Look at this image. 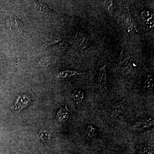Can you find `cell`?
Returning <instances> with one entry per match:
<instances>
[{"mask_svg": "<svg viewBox=\"0 0 154 154\" xmlns=\"http://www.w3.org/2000/svg\"><path fill=\"white\" fill-rule=\"evenodd\" d=\"M40 137L42 138L43 140L47 141L49 140V134L44 132L43 133H42L40 135Z\"/></svg>", "mask_w": 154, "mask_h": 154, "instance_id": "15", "label": "cell"}, {"mask_svg": "<svg viewBox=\"0 0 154 154\" xmlns=\"http://www.w3.org/2000/svg\"><path fill=\"white\" fill-rule=\"evenodd\" d=\"M84 93L81 91H76L72 93V98L76 104H80L82 102L84 99Z\"/></svg>", "mask_w": 154, "mask_h": 154, "instance_id": "10", "label": "cell"}, {"mask_svg": "<svg viewBox=\"0 0 154 154\" xmlns=\"http://www.w3.org/2000/svg\"><path fill=\"white\" fill-rule=\"evenodd\" d=\"M8 22L9 26L13 31L18 32L22 30L23 23L20 19L12 18L10 19Z\"/></svg>", "mask_w": 154, "mask_h": 154, "instance_id": "4", "label": "cell"}, {"mask_svg": "<svg viewBox=\"0 0 154 154\" xmlns=\"http://www.w3.org/2000/svg\"><path fill=\"white\" fill-rule=\"evenodd\" d=\"M97 130L96 128L92 125H88L86 130V134L88 137L93 138L96 137Z\"/></svg>", "mask_w": 154, "mask_h": 154, "instance_id": "12", "label": "cell"}, {"mask_svg": "<svg viewBox=\"0 0 154 154\" xmlns=\"http://www.w3.org/2000/svg\"><path fill=\"white\" fill-rule=\"evenodd\" d=\"M137 150L140 154H153V149L148 144L138 146Z\"/></svg>", "mask_w": 154, "mask_h": 154, "instance_id": "8", "label": "cell"}, {"mask_svg": "<svg viewBox=\"0 0 154 154\" xmlns=\"http://www.w3.org/2000/svg\"><path fill=\"white\" fill-rule=\"evenodd\" d=\"M125 100L117 102L113 105L110 111L111 117L113 119H116L122 114L125 109Z\"/></svg>", "mask_w": 154, "mask_h": 154, "instance_id": "2", "label": "cell"}, {"mask_svg": "<svg viewBox=\"0 0 154 154\" xmlns=\"http://www.w3.org/2000/svg\"><path fill=\"white\" fill-rule=\"evenodd\" d=\"M70 112L66 105L64 108H62L57 113V119L60 122H66L69 117Z\"/></svg>", "mask_w": 154, "mask_h": 154, "instance_id": "3", "label": "cell"}, {"mask_svg": "<svg viewBox=\"0 0 154 154\" xmlns=\"http://www.w3.org/2000/svg\"><path fill=\"white\" fill-rule=\"evenodd\" d=\"M141 17L145 21H149L152 17V14L149 11H143L141 14Z\"/></svg>", "mask_w": 154, "mask_h": 154, "instance_id": "14", "label": "cell"}, {"mask_svg": "<svg viewBox=\"0 0 154 154\" xmlns=\"http://www.w3.org/2000/svg\"><path fill=\"white\" fill-rule=\"evenodd\" d=\"M106 82H107V76H106V69L105 67L100 69L99 72V83L101 88L104 89H106Z\"/></svg>", "mask_w": 154, "mask_h": 154, "instance_id": "6", "label": "cell"}, {"mask_svg": "<svg viewBox=\"0 0 154 154\" xmlns=\"http://www.w3.org/2000/svg\"><path fill=\"white\" fill-rule=\"evenodd\" d=\"M154 85V79L152 76L149 75L144 83L145 87L147 89H150L153 88Z\"/></svg>", "mask_w": 154, "mask_h": 154, "instance_id": "13", "label": "cell"}, {"mask_svg": "<svg viewBox=\"0 0 154 154\" xmlns=\"http://www.w3.org/2000/svg\"><path fill=\"white\" fill-rule=\"evenodd\" d=\"M75 43L79 47L85 48L87 45V39L82 33H78L75 38Z\"/></svg>", "mask_w": 154, "mask_h": 154, "instance_id": "7", "label": "cell"}, {"mask_svg": "<svg viewBox=\"0 0 154 154\" xmlns=\"http://www.w3.org/2000/svg\"><path fill=\"white\" fill-rule=\"evenodd\" d=\"M154 119L148 118L141 119L135 122L131 126V129L134 131H140L149 128L154 125Z\"/></svg>", "mask_w": 154, "mask_h": 154, "instance_id": "1", "label": "cell"}, {"mask_svg": "<svg viewBox=\"0 0 154 154\" xmlns=\"http://www.w3.org/2000/svg\"><path fill=\"white\" fill-rule=\"evenodd\" d=\"M81 73L74 71H65L61 72L59 73L57 78L59 79H64L73 76L75 75H80Z\"/></svg>", "mask_w": 154, "mask_h": 154, "instance_id": "11", "label": "cell"}, {"mask_svg": "<svg viewBox=\"0 0 154 154\" xmlns=\"http://www.w3.org/2000/svg\"><path fill=\"white\" fill-rule=\"evenodd\" d=\"M132 69L131 60L128 58H126L122 61L121 65V70L123 73L128 74Z\"/></svg>", "mask_w": 154, "mask_h": 154, "instance_id": "9", "label": "cell"}, {"mask_svg": "<svg viewBox=\"0 0 154 154\" xmlns=\"http://www.w3.org/2000/svg\"><path fill=\"white\" fill-rule=\"evenodd\" d=\"M30 99L26 96H19L15 103V109L21 110L28 105Z\"/></svg>", "mask_w": 154, "mask_h": 154, "instance_id": "5", "label": "cell"}]
</instances>
